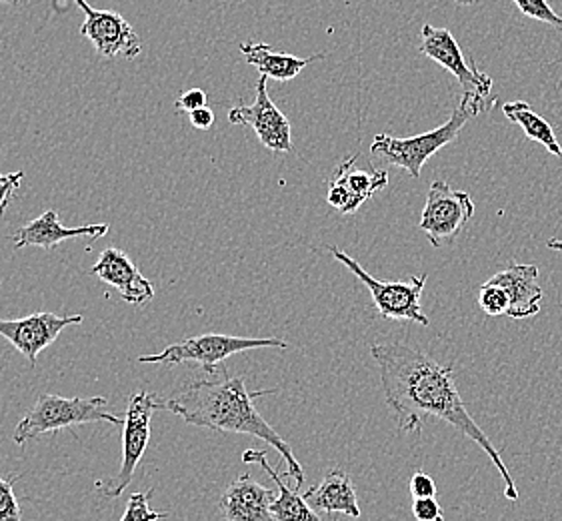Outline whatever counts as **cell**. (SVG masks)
<instances>
[{"mask_svg":"<svg viewBox=\"0 0 562 521\" xmlns=\"http://www.w3.org/2000/svg\"><path fill=\"white\" fill-rule=\"evenodd\" d=\"M371 355L379 367L384 401L398 430L418 433L428 418L449 423L491 457L505 481L506 499L517 501V484L508 474L501 452L464 406L452 377V365H440L427 353L405 343L371 345Z\"/></svg>","mask_w":562,"mask_h":521,"instance_id":"obj_1","label":"cell"},{"mask_svg":"<svg viewBox=\"0 0 562 521\" xmlns=\"http://www.w3.org/2000/svg\"><path fill=\"white\" fill-rule=\"evenodd\" d=\"M277 389L248 391L245 377L228 375L221 365L216 372L204 374V377L182 387L179 393L162 401V409L179 415L180 420L196 428H209L225 433H243L252 435L260 442L269 443L286 464L284 477L296 481V488H303L304 472L296 462L293 450L272 430L269 421L265 420L255 408V399L260 396L274 393Z\"/></svg>","mask_w":562,"mask_h":521,"instance_id":"obj_2","label":"cell"},{"mask_svg":"<svg viewBox=\"0 0 562 521\" xmlns=\"http://www.w3.org/2000/svg\"><path fill=\"white\" fill-rule=\"evenodd\" d=\"M484 99L476 95L464 92L459 107L452 111L449 121L439 129H432L423 135L398 136L381 135L374 136L372 141L371 153L386 160L389 165L401 167L408 170L415 179L420 177L423 167L432 155H437L440 148L447 147L452 141H457V136L461 135L462 126L467 125L471 119L484 111Z\"/></svg>","mask_w":562,"mask_h":521,"instance_id":"obj_3","label":"cell"},{"mask_svg":"<svg viewBox=\"0 0 562 521\" xmlns=\"http://www.w3.org/2000/svg\"><path fill=\"white\" fill-rule=\"evenodd\" d=\"M109 399L106 397H67L45 393L38 397L33 409L19 421L14 430V442L24 445L33 442L46 433H57L67 430L72 425H85V423H111V425H123L124 421L106 411Z\"/></svg>","mask_w":562,"mask_h":521,"instance_id":"obj_4","label":"cell"},{"mask_svg":"<svg viewBox=\"0 0 562 521\" xmlns=\"http://www.w3.org/2000/svg\"><path fill=\"white\" fill-rule=\"evenodd\" d=\"M279 347L286 350L289 343L274 337H235V335H221V333H206L191 340L179 341L169 345L165 352L157 355H140V363H160V365H179V363H199L203 365L204 374L216 372L221 363L237 353L250 352V350H267Z\"/></svg>","mask_w":562,"mask_h":521,"instance_id":"obj_5","label":"cell"},{"mask_svg":"<svg viewBox=\"0 0 562 521\" xmlns=\"http://www.w3.org/2000/svg\"><path fill=\"white\" fill-rule=\"evenodd\" d=\"M330 253L352 275H357L359 281L367 285V289L371 291L372 303L381 318L391 319V321H413L423 328L430 325V319L423 313V306H420V295L427 284V275H415L408 281H379L364 271L359 260L349 257L345 251L333 245Z\"/></svg>","mask_w":562,"mask_h":521,"instance_id":"obj_6","label":"cell"},{"mask_svg":"<svg viewBox=\"0 0 562 521\" xmlns=\"http://www.w3.org/2000/svg\"><path fill=\"white\" fill-rule=\"evenodd\" d=\"M162 409V401H157L148 391H136L131 397L126 408V420L123 423V455H121V469L114 479H111L104 488V498H121L124 489L135 477L136 467L140 464L143 455L147 452L150 442V421L153 413Z\"/></svg>","mask_w":562,"mask_h":521,"instance_id":"obj_7","label":"cell"},{"mask_svg":"<svg viewBox=\"0 0 562 521\" xmlns=\"http://www.w3.org/2000/svg\"><path fill=\"white\" fill-rule=\"evenodd\" d=\"M473 215L471 195L454 191L445 181H435L428 189L427 204L418 228L427 235L430 245L440 250L461 235Z\"/></svg>","mask_w":562,"mask_h":521,"instance_id":"obj_8","label":"cell"},{"mask_svg":"<svg viewBox=\"0 0 562 521\" xmlns=\"http://www.w3.org/2000/svg\"><path fill=\"white\" fill-rule=\"evenodd\" d=\"M267 80V77H260L255 102L233 107L228 113V121L233 125L250 126L260 143L272 153H293L291 121L270 99Z\"/></svg>","mask_w":562,"mask_h":521,"instance_id":"obj_9","label":"cell"},{"mask_svg":"<svg viewBox=\"0 0 562 521\" xmlns=\"http://www.w3.org/2000/svg\"><path fill=\"white\" fill-rule=\"evenodd\" d=\"M75 4L85 12L80 34L89 38L99 55L106 58H135L140 55L143 43L138 34L119 12L92 9L87 0H75Z\"/></svg>","mask_w":562,"mask_h":521,"instance_id":"obj_10","label":"cell"},{"mask_svg":"<svg viewBox=\"0 0 562 521\" xmlns=\"http://www.w3.org/2000/svg\"><path fill=\"white\" fill-rule=\"evenodd\" d=\"M420 38L423 43L418 46V51L440 67L447 68L452 77H457L464 92L476 95L481 99L491 92L493 79L483 70H479L474 60L471 65L467 63L461 46L449 29H435L430 24H425Z\"/></svg>","mask_w":562,"mask_h":521,"instance_id":"obj_11","label":"cell"},{"mask_svg":"<svg viewBox=\"0 0 562 521\" xmlns=\"http://www.w3.org/2000/svg\"><path fill=\"white\" fill-rule=\"evenodd\" d=\"M82 315H57V313H34L23 319H0V337L11 341L12 347L23 353L26 362L36 365L38 353L53 345L67 328L79 325Z\"/></svg>","mask_w":562,"mask_h":521,"instance_id":"obj_12","label":"cell"},{"mask_svg":"<svg viewBox=\"0 0 562 521\" xmlns=\"http://www.w3.org/2000/svg\"><path fill=\"white\" fill-rule=\"evenodd\" d=\"M357 157H350L338 167L335 177L328 181L326 201L342 215H350L369 201L372 195L381 191L389 182L386 170H362L355 167Z\"/></svg>","mask_w":562,"mask_h":521,"instance_id":"obj_13","label":"cell"},{"mask_svg":"<svg viewBox=\"0 0 562 521\" xmlns=\"http://www.w3.org/2000/svg\"><path fill=\"white\" fill-rule=\"evenodd\" d=\"M90 275L99 277L104 284L113 285L126 303L143 306L153 301L155 297L153 284L138 271V267L128 259V255H124L123 251L116 247L102 251L101 259L97 260V265H92Z\"/></svg>","mask_w":562,"mask_h":521,"instance_id":"obj_14","label":"cell"},{"mask_svg":"<svg viewBox=\"0 0 562 521\" xmlns=\"http://www.w3.org/2000/svg\"><path fill=\"white\" fill-rule=\"evenodd\" d=\"M272 501V489L250 476H240L221 496L218 510L225 521H274L270 513Z\"/></svg>","mask_w":562,"mask_h":521,"instance_id":"obj_15","label":"cell"},{"mask_svg":"<svg viewBox=\"0 0 562 521\" xmlns=\"http://www.w3.org/2000/svg\"><path fill=\"white\" fill-rule=\"evenodd\" d=\"M491 281L501 285L510 299L508 318H535L540 311L542 289L539 285V267L537 265H517L510 263L506 269L496 273Z\"/></svg>","mask_w":562,"mask_h":521,"instance_id":"obj_16","label":"cell"},{"mask_svg":"<svg viewBox=\"0 0 562 521\" xmlns=\"http://www.w3.org/2000/svg\"><path fill=\"white\" fill-rule=\"evenodd\" d=\"M109 233V225H87V228H63L58 223L57 211H45L43 215L29 221L24 228L16 231L14 247H41V250H55L58 243L75 237H104Z\"/></svg>","mask_w":562,"mask_h":521,"instance_id":"obj_17","label":"cell"},{"mask_svg":"<svg viewBox=\"0 0 562 521\" xmlns=\"http://www.w3.org/2000/svg\"><path fill=\"white\" fill-rule=\"evenodd\" d=\"M304 499L316 513H326V516L342 513L352 520H359L360 513H362L355 484L349 474H345L340 469L326 474L325 479L318 486L304 494Z\"/></svg>","mask_w":562,"mask_h":521,"instance_id":"obj_18","label":"cell"},{"mask_svg":"<svg viewBox=\"0 0 562 521\" xmlns=\"http://www.w3.org/2000/svg\"><path fill=\"white\" fill-rule=\"evenodd\" d=\"M243 462L245 464H259L270 477L272 481L277 484L279 489V496L272 501L270 506V513L274 521H323L321 513H316L308 503L304 496H301L296 489L289 488L284 484L281 474L267 462V452H260V450H247L243 454Z\"/></svg>","mask_w":562,"mask_h":521,"instance_id":"obj_19","label":"cell"},{"mask_svg":"<svg viewBox=\"0 0 562 521\" xmlns=\"http://www.w3.org/2000/svg\"><path fill=\"white\" fill-rule=\"evenodd\" d=\"M240 53L248 65H252L259 70L260 77L281 80V82L293 80L311 63L326 57L325 53H318L315 57L299 58L294 55H286V53H277V51H272V46L265 45V43H243Z\"/></svg>","mask_w":562,"mask_h":521,"instance_id":"obj_20","label":"cell"},{"mask_svg":"<svg viewBox=\"0 0 562 521\" xmlns=\"http://www.w3.org/2000/svg\"><path fill=\"white\" fill-rule=\"evenodd\" d=\"M503 113L510 123L520 126L525 131V135L535 143H540L554 157H562V148L554 136L552 126L530 109L529 102H505L503 104Z\"/></svg>","mask_w":562,"mask_h":521,"instance_id":"obj_21","label":"cell"},{"mask_svg":"<svg viewBox=\"0 0 562 521\" xmlns=\"http://www.w3.org/2000/svg\"><path fill=\"white\" fill-rule=\"evenodd\" d=\"M479 307L488 318L508 315L510 299L501 285L493 284L491 279L479 287Z\"/></svg>","mask_w":562,"mask_h":521,"instance_id":"obj_22","label":"cell"},{"mask_svg":"<svg viewBox=\"0 0 562 521\" xmlns=\"http://www.w3.org/2000/svg\"><path fill=\"white\" fill-rule=\"evenodd\" d=\"M155 496V491H136L126 503V510L121 521H160L167 520L169 513L167 511H150L148 501Z\"/></svg>","mask_w":562,"mask_h":521,"instance_id":"obj_23","label":"cell"},{"mask_svg":"<svg viewBox=\"0 0 562 521\" xmlns=\"http://www.w3.org/2000/svg\"><path fill=\"white\" fill-rule=\"evenodd\" d=\"M518 11L527 14L532 21L551 24L562 31V16L552 11L551 4L547 0H515Z\"/></svg>","mask_w":562,"mask_h":521,"instance_id":"obj_24","label":"cell"},{"mask_svg":"<svg viewBox=\"0 0 562 521\" xmlns=\"http://www.w3.org/2000/svg\"><path fill=\"white\" fill-rule=\"evenodd\" d=\"M12 484H14V477L11 479L0 477V521H23Z\"/></svg>","mask_w":562,"mask_h":521,"instance_id":"obj_25","label":"cell"},{"mask_svg":"<svg viewBox=\"0 0 562 521\" xmlns=\"http://www.w3.org/2000/svg\"><path fill=\"white\" fill-rule=\"evenodd\" d=\"M413 516L416 521H445V513L437 498L415 499Z\"/></svg>","mask_w":562,"mask_h":521,"instance_id":"obj_26","label":"cell"},{"mask_svg":"<svg viewBox=\"0 0 562 521\" xmlns=\"http://www.w3.org/2000/svg\"><path fill=\"white\" fill-rule=\"evenodd\" d=\"M408 488L415 499L437 498V484L425 472H416L415 476L411 477Z\"/></svg>","mask_w":562,"mask_h":521,"instance_id":"obj_27","label":"cell"},{"mask_svg":"<svg viewBox=\"0 0 562 521\" xmlns=\"http://www.w3.org/2000/svg\"><path fill=\"white\" fill-rule=\"evenodd\" d=\"M206 101L209 99H206V92L203 89H191V91L184 92L175 104H177L179 111H187L191 114L192 111H199V109L206 107Z\"/></svg>","mask_w":562,"mask_h":521,"instance_id":"obj_28","label":"cell"},{"mask_svg":"<svg viewBox=\"0 0 562 521\" xmlns=\"http://www.w3.org/2000/svg\"><path fill=\"white\" fill-rule=\"evenodd\" d=\"M24 173L23 170H19V173H12L11 181L7 182L2 189H0V217L2 213L7 211V207L12 201V197L16 193V189H19V185L23 181Z\"/></svg>","mask_w":562,"mask_h":521,"instance_id":"obj_29","label":"cell"},{"mask_svg":"<svg viewBox=\"0 0 562 521\" xmlns=\"http://www.w3.org/2000/svg\"><path fill=\"white\" fill-rule=\"evenodd\" d=\"M191 125L194 126V129H201V131L211 129V126L214 125L213 111H211L209 107H203V109H199V111H192Z\"/></svg>","mask_w":562,"mask_h":521,"instance_id":"obj_30","label":"cell"},{"mask_svg":"<svg viewBox=\"0 0 562 521\" xmlns=\"http://www.w3.org/2000/svg\"><path fill=\"white\" fill-rule=\"evenodd\" d=\"M547 247L552 251H562V239H551V241H547Z\"/></svg>","mask_w":562,"mask_h":521,"instance_id":"obj_31","label":"cell"},{"mask_svg":"<svg viewBox=\"0 0 562 521\" xmlns=\"http://www.w3.org/2000/svg\"><path fill=\"white\" fill-rule=\"evenodd\" d=\"M11 179L12 173H9V175H2V173H0V189H2L7 182L11 181Z\"/></svg>","mask_w":562,"mask_h":521,"instance_id":"obj_32","label":"cell"},{"mask_svg":"<svg viewBox=\"0 0 562 521\" xmlns=\"http://www.w3.org/2000/svg\"><path fill=\"white\" fill-rule=\"evenodd\" d=\"M457 4H461V7H471V4H474L476 0H454Z\"/></svg>","mask_w":562,"mask_h":521,"instance_id":"obj_33","label":"cell"},{"mask_svg":"<svg viewBox=\"0 0 562 521\" xmlns=\"http://www.w3.org/2000/svg\"><path fill=\"white\" fill-rule=\"evenodd\" d=\"M2 4H19V0H0Z\"/></svg>","mask_w":562,"mask_h":521,"instance_id":"obj_34","label":"cell"},{"mask_svg":"<svg viewBox=\"0 0 562 521\" xmlns=\"http://www.w3.org/2000/svg\"><path fill=\"white\" fill-rule=\"evenodd\" d=\"M184 2H191V0H184Z\"/></svg>","mask_w":562,"mask_h":521,"instance_id":"obj_35","label":"cell"}]
</instances>
